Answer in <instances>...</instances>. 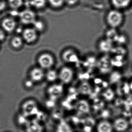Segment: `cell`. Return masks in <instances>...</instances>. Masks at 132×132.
<instances>
[{
	"label": "cell",
	"mask_w": 132,
	"mask_h": 132,
	"mask_svg": "<svg viewBox=\"0 0 132 132\" xmlns=\"http://www.w3.org/2000/svg\"><path fill=\"white\" fill-rule=\"evenodd\" d=\"M105 21L109 28L118 30L124 23L125 16L122 11L113 9L106 13Z\"/></svg>",
	"instance_id": "6da1fadb"
},
{
	"label": "cell",
	"mask_w": 132,
	"mask_h": 132,
	"mask_svg": "<svg viewBox=\"0 0 132 132\" xmlns=\"http://www.w3.org/2000/svg\"><path fill=\"white\" fill-rule=\"evenodd\" d=\"M21 110L22 114L28 117L36 116L39 110L37 102L31 99L26 100L23 103Z\"/></svg>",
	"instance_id": "7a4b0ae2"
},
{
	"label": "cell",
	"mask_w": 132,
	"mask_h": 132,
	"mask_svg": "<svg viewBox=\"0 0 132 132\" xmlns=\"http://www.w3.org/2000/svg\"><path fill=\"white\" fill-rule=\"evenodd\" d=\"M38 62L41 68L49 69L54 65V59L53 56L50 54L44 53L40 55Z\"/></svg>",
	"instance_id": "3957f363"
},
{
	"label": "cell",
	"mask_w": 132,
	"mask_h": 132,
	"mask_svg": "<svg viewBox=\"0 0 132 132\" xmlns=\"http://www.w3.org/2000/svg\"><path fill=\"white\" fill-rule=\"evenodd\" d=\"M19 16L21 21L23 24H33L36 21V15L30 10L23 11L19 14Z\"/></svg>",
	"instance_id": "277c9868"
},
{
	"label": "cell",
	"mask_w": 132,
	"mask_h": 132,
	"mask_svg": "<svg viewBox=\"0 0 132 132\" xmlns=\"http://www.w3.org/2000/svg\"><path fill=\"white\" fill-rule=\"evenodd\" d=\"M98 48L99 52L103 54H106L112 51L113 43L106 38L100 40L98 43Z\"/></svg>",
	"instance_id": "5b68a950"
},
{
	"label": "cell",
	"mask_w": 132,
	"mask_h": 132,
	"mask_svg": "<svg viewBox=\"0 0 132 132\" xmlns=\"http://www.w3.org/2000/svg\"><path fill=\"white\" fill-rule=\"evenodd\" d=\"M59 78L62 83L68 84L73 79L74 72L71 68L64 67L62 68L58 74Z\"/></svg>",
	"instance_id": "8992f818"
},
{
	"label": "cell",
	"mask_w": 132,
	"mask_h": 132,
	"mask_svg": "<svg viewBox=\"0 0 132 132\" xmlns=\"http://www.w3.org/2000/svg\"><path fill=\"white\" fill-rule=\"evenodd\" d=\"M64 92L63 86L60 84H55L50 86L48 89V93L50 98L55 100L62 95Z\"/></svg>",
	"instance_id": "52a82bcc"
},
{
	"label": "cell",
	"mask_w": 132,
	"mask_h": 132,
	"mask_svg": "<svg viewBox=\"0 0 132 132\" xmlns=\"http://www.w3.org/2000/svg\"><path fill=\"white\" fill-rule=\"evenodd\" d=\"M23 37L27 43L30 44L34 42L37 37V31L34 28H28L23 31Z\"/></svg>",
	"instance_id": "ba28073f"
},
{
	"label": "cell",
	"mask_w": 132,
	"mask_h": 132,
	"mask_svg": "<svg viewBox=\"0 0 132 132\" xmlns=\"http://www.w3.org/2000/svg\"><path fill=\"white\" fill-rule=\"evenodd\" d=\"M16 23L13 18H7L4 19L1 23V26L4 31L10 33L15 30Z\"/></svg>",
	"instance_id": "9c48e42d"
},
{
	"label": "cell",
	"mask_w": 132,
	"mask_h": 132,
	"mask_svg": "<svg viewBox=\"0 0 132 132\" xmlns=\"http://www.w3.org/2000/svg\"><path fill=\"white\" fill-rule=\"evenodd\" d=\"M27 132H42L43 127L39 121L36 119L29 121L26 126Z\"/></svg>",
	"instance_id": "30bf717a"
},
{
	"label": "cell",
	"mask_w": 132,
	"mask_h": 132,
	"mask_svg": "<svg viewBox=\"0 0 132 132\" xmlns=\"http://www.w3.org/2000/svg\"><path fill=\"white\" fill-rule=\"evenodd\" d=\"M132 0H111L113 9L123 11L129 7Z\"/></svg>",
	"instance_id": "8fae6325"
},
{
	"label": "cell",
	"mask_w": 132,
	"mask_h": 132,
	"mask_svg": "<svg viewBox=\"0 0 132 132\" xmlns=\"http://www.w3.org/2000/svg\"><path fill=\"white\" fill-rule=\"evenodd\" d=\"M31 80L34 82H39L44 78L45 74L41 68H35L30 72Z\"/></svg>",
	"instance_id": "7c38bea8"
},
{
	"label": "cell",
	"mask_w": 132,
	"mask_h": 132,
	"mask_svg": "<svg viewBox=\"0 0 132 132\" xmlns=\"http://www.w3.org/2000/svg\"><path fill=\"white\" fill-rule=\"evenodd\" d=\"M78 54L72 50H67L63 53L62 58L64 61L69 63H75L78 60Z\"/></svg>",
	"instance_id": "4fadbf2b"
},
{
	"label": "cell",
	"mask_w": 132,
	"mask_h": 132,
	"mask_svg": "<svg viewBox=\"0 0 132 132\" xmlns=\"http://www.w3.org/2000/svg\"><path fill=\"white\" fill-rule=\"evenodd\" d=\"M76 109L79 114H86L89 111V106L88 102L85 100H79L76 103Z\"/></svg>",
	"instance_id": "5bb4252c"
},
{
	"label": "cell",
	"mask_w": 132,
	"mask_h": 132,
	"mask_svg": "<svg viewBox=\"0 0 132 132\" xmlns=\"http://www.w3.org/2000/svg\"><path fill=\"white\" fill-rule=\"evenodd\" d=\"M114 128L119 132H123L128 127V123L125 119L119 118L115 120L114 123Z\"/></svg>",
	"instance_id": "9a60e30c"
},
{
	"label": "cell",
	"mask_w": 132,
	"mask_h": 132,
	"mask_svg": "<svg viewBox=\"0 0 132 132\" xmlns=\"http://www.w3.org/2000/svg\"><path fill=\"white\" fill-rule=\"evenodd\" d=\"M97 130L98 132H112V127L108 121H102L98 124Z\"/></svg>",
	"instance_id": "2e32d148"
},
{
	"label": "cell",
	"mask_w": 132,
	"mask_h": 132,
	"mask_svg": "<svg viewBox=\"0 0 132 132\" xmlns=\"http://www.w3.org/2000/svg\"><path fill=\"white\" fill-rule=\"evenodd\" d=\"M79 92L83 95H89L92 93V88L88 83L83 82L79 86Z\"/></svg>",
	"instance_id": "e0dca14e"
},
{
	"label": "cell",
	"mask_w": 132,
	"mask_h": 132,
	"mask_svg": "<svg viewBox=\"0 0 132 132\" xmlns=\"http://www.w3.org/2000/svg\"><path fill=\"white\" fill-rule=\"evenodd\" d=\"M45 76L47 80L50 82H54L59 78L58 74L57 72L52 69L48 71Z\"/></svg>",
	"instance_id": "ac0fdd59"
},
{
	"label": "cell",
	"mask_w": 132,
	"mask_h": 132,
	"mask_svg": "<svg viewBox=\"0 0 132 132\" xmlns=\"http://www.w3.org/2000/svg\"><path fill=\"white\" fill-rule=\"evenodd\" d=\"M57 130L58 132H72L70 126L64 121L59 123Z\"/></svg>",
	"instance_id": "d6986e66"
},
{
	"label": "cell",
	"mask_w": 132,
	"mask_h": 132,
	"mask_svg": "<svg viewBox=\"0 0 132 132\" xmlns=\"http://www.w3.org/2000/svg\"><path fill=\"white\" fill-rule=\"evenodd\" d=\"M31 5L37 9H42L46 5V0H31Z\"/></svg>",
	"instance_id": "ffe728a7"
},
{
	"label": "cell",
	"mask_w": 132,
	"mask_h": 132,
	"mask_svg": "<svg viewBox=\"0 0 132 132\" xmlns=\"http://www.w3.org/2000/svg\"><path fill=\"white\" fill-rule=\"evenodd\" d=\"M23 39L20 37H14L11 40V45L15 48H20L23 45Z\"/></svg>",
	"instance_id": "44dd1931"
},
{
	"label": "cell",
	"mask_w": 132,
	"mask_h": 132,
	"mask_svg": "<svg viewBox=\"0 0 132 132\" xmlns=\"http://www.w3.org/2000/svg\"><path fill=\"white\" fill-rule=\"evenodd\" d=\"M103 96L106 100L111 101L114 98V92L111 88H109L103 93Z\"/></svg>",
	"instance_id": "7402d4cb"
},
{
	"label": "cell",
	"mask_w": 132,
	"mask_h": 132,
	"mask_svg": "<svg viewBox=\"0 0 132 132\" xmlns=\"http://www.w3.org/2000/svg\"><path fill=\"white\" fill-rule=\"evenodd\" d=\"M121 76L120 73L118 72H113L110 75V81L111 83H116L119 81L121 78Z\"/></svg>",
	"instance_id": "603a6c76"
},
{
	"label": "cell",
	"mask_w": 132,
	"mask_h": 132,
	"mask_svg": "<svg viewBox=\"0 0 132 132\" xmlns=\"http://www.w3.org/2000/svg\"><path fill=\"white\" fill-rule=\"evenodd\" d=\"M51 6L54 8H59L63 5L65 0H48Z\"/></svg>",
	"instance_id": "cb8c5ba5"
},
{
	"label": "cell",
	"mask_w": 132,
	"mask_h": 132,
	"mask_svg": "<svg viewBox=\"0 0 132 132\" xmlns=\"http://www.w3.org/2000/svg\"><path fill=\"white\" fill-rule=\"evenodd\" d=\"M34 29L37 31H42L44 28V24L40 21H35L33 24Z\"/></svg>",
	"instance_id": "d4e9b609"
},
{
	"label": "cell",
	"mask_w": 132,
	"mask_h": 132,
	"mask_svg": "<svg viewBox=\"0 0 132 132\" xmlns=\"http://www.w3.org/2000/svg\"><path fill=\"white\" fill-rule=\"evenodd\" d=\"M9 2L11 7L14 9L18 8L23 3L22 0H10Z\"/></svg>",
	"instance_id": "484cf974"
},
{
	"label": "cell",
	"mask_w": 132,
	"mask_h": 132,
	"mask_svg": "<svg viewBox=\"0 0 132 132\" xmlns=\"http://www.w3.org/2000/svg\"><path fill=\"white\" fill-rule=\"evenodd\" d=\"M27 118L28 117L22 113L21 115H20L18 116V123L21 125H25L26 126L29 122V121L27 120Z\"/></svg>",
	"instance_id": "4316f807"
},
{
	"label": "cell",
	"mask_w": 132,
	"mask_h": 132,
	"mask_svg": "<svg viewBox=\"0 0 132 132\" xmlns=\"http://www.w3.org/2000/svg\"><path fill=\"white\" fill-rule=\"evenodd\" d=\"M78 0H65V2L69 6H72L75 5L78 3Z\"/></svg>",
	"instance_id": "83f0119b"
},
{
	"label": "cell",
	"mask_w": 132,
	"mask_h": 132,
	"mask_svg": "<svg viewBox=\"0 0 132 132\" xmlns=\"http://www.w3.org/2000/svg\"><path fill=\"white\" fill-rule=\"evenodd\" d=\"M6 3L5 1L0 0V13L4 10L6 7Z\"/></svg>",
	"instance_id": "f1b7e54d"
},
{
	"label": "cell",
	"mask_w": 132,
	"mask_h": 132,
	"mask_svg": "<svg viewBox=\"0 0 132 132\" xmlns=\"http://www.w3.org/2000/svg\"><path fill=\"white\" fill-rule=\"evenodd\" d=\"M6 38V34L3 30H0V42L4 40Z\"/></svg>",
	"instance_id": "f546056e"
},
{
	"label": "cell",
	"mask_w": 132,
	"mask_h": 132,
	"mask_svg": "<svg viewBox=\"0 0 132 132\" xmlns=\"http://www.w3.org/2000/svg\"><path fill=\"white\" fill-rule=\"evenodd\" d=\"M86 121H87L86 124L88 125L87 126L91 127L92 126H93L95 123L94 120L92 118H88L87 119H86Z\"/></svg>",
	"instance_id": "4dcf8cb0"
},
{
	"label": "cell",
	"mask_w": 132,
	"mask_h": 132,
	"mask_svg": "<svg viewBox=\"0 0 132 132\" xmlns=\"http://www.w3.org/2000/svg\"><path fill=\"white\" fill-rule=\"evenodd\" d=\"M34 82L31 80H28V81H27L25 82V86L27 88H31L33 86V85H34Z\"/></svg>",
	"instance_id": "1f68e13d"
},
{
	"label": "cell",
	"mask_w": 132,
	"mask_h": 132,
	"mask_svg": "<svg viewBox=\"0 0 132 132\" xmlns=\"http://www.w3.org/2000/svg\"><path fill=\"white\" fill-rule=\"evenodd\" d=\"M129 89H130L129 86L127 84H126L124 85V92L126 93H128L129 92Z\"/></svg>",
	"instance_id": "d6a6232c"
},
{
	"label": "cell",
	"mask_w": 132,
	"mask_h": 132,
	"mask_svg": "<svg viewBox=\"0 0 132 132\" xmlns=\"http://www.w3.org/2000/svg\"><path fill=\"white\" fill-rule=\"evenodd\" d=\"M129 87L130 89L132 90V82H131V83H130V85Z\"/></svg>",
	"instance_id": "836d02e7"
},
{
	"label": "cell",
	"mask_w": 132,
	"mask_h": 132,
	"mask_svg": "<svg viewBox=\"0 0 132 132\" xmlns=\"http://www.w3.org/2000/svg\"></svg>",
	"instance_id": "e575fe53"
}]
</instances>
